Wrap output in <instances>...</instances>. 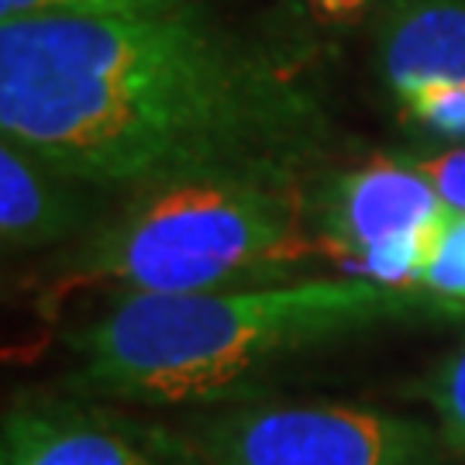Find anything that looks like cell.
I'll return each instance as SVG.
<instances>
[{"mask_svg":"<svg viewBox=\"0 0 465 465\" xmlns=\"http://www.w3.org/2000/svg\"><path fill=\"white\" fill-rule=\"evenodd\" d=\"M186 0H0V21L38 15H104V11H159Z\"/></svg>","mask_w":465,"mask_h":465,"instance_id":"11","label":"cell"},{"mask_svg":"<svg viewBox=\"0 0 465 465\" xmlns=\"http://www.w3.org/2000/svg\"><path fill=\"white\" fill-rule=\"evenodd\" d=\"M214 465H451L441 428L351 403L238 400L180 424Z\"/></svg>","mask_w":465,"mask_h":465,"instance_id":"4","label":"cell"},{"mask_svg":"<svg viewBox=\"0 0 465 465\" xmlns=\"http://www.w3.org/2000/svg\"><path fill=\"white\" fill-rule=\"evenodd\" d=\"M307 25L334 32V28H351L359 21H366L380 4L390 0H286Z\"/></svg>","mask_w":465,"mask_h":465,"instance_id":"12","label":"cell"},{"mask_svg":"<svg viewBox=\"0 0 465 465\" xmlns=\"http://www.w3.org/2000/svg\"><path fill=\"white\" fill-rule=\"evenodd\" d=\"M300 180L197 176L138 190L90 232L63 280L121 293L262 286L321 252Z\"/></svg>","mask_w":465,"mask_h":465,"instance_id":"3","label":"cell"},{"mask_svg":"<svg viewBox=\"0 0 465 465\" xmlns=\"http://www.w3.org/2000/svg\"><path fill=\"white\" fill-rule=\"evenodd\" d=\"M414 286L465 307V214H451L449 228L438 238L431 259L420 266Z\"/></svg>","mask_w":465,"mask_h":465,"instance_id":"10","label":"cell"},{"mask_svg":"<svg viewBox=\"0 0 465 465\" xmlns=\"http://www.w3.org/2000/svg\"><path fill=\"white\" fill-rule=\"evenodd\" d=\"M465 307L420 286L380 280H303L117 293L86 328L66 334L76 355L63 390L134 407H221L259 397L272 369L386 324L462 321Z\"/></svg>","mask_w":465,"mask_h":465,"instance_id":"2","label":"cell"},{"mask_svg":"<svg viewBox=\"0 0 465 465\" xmlns=\"http://www.w3.org/2000/svg\"><path fill=\"white\" fill-rule=\"evenodd\" d=\"M86 186L59 176L35 155L4 142L0 149V234L7 249H42L90 221Z\"/></svg>","mask_w":465,"mask_h":465,"instance_id":"8","label":"cell"},{"mask_svg":"<svg viewBox=\"0 0 465 465\" xmlns=\"http://www.w3.org/2000/svg\"><path fill=\"white\" fill-rule=\"evenodd\" d=\"M324 249L355 259L369 280L414 286L451 211L431 180L407 163H369L334 176L311 203Z\"/></svg>","mask_w":465,"mask_h":465,"instance_id":"5","label":"cell"},{"mask_svg":"<svg viewBox=\"0 0 465 465\" xmlns=\"http://www.w3.org/2000/svg\"><path fill=\"white\" fill-rule=\"evenodd\" d=\"M0 465H214L180 424L128 414L80 393L11 400L0 424Z\"/></svg>","mask_w":465,"mask_h":465,"instance_id":"6","label":"cell"},{"mask_svg":"<svg viewBox=\"0 0 465 465\" xmlns=\"http://www.w3.org/2000/svg\"><path fill=\"white\" fill-rule=\"evenodd\" d=\"M0 132L94 193L300 180L328 117L286 63L193 4L0 21Z\"/></svg>","mask_w":465,"mask_h":465,"instance_id":"1","label":"cell"},{"mask_svg":"<svg viewBox=\"0 0 465 465\" xmlns=\"http://www.w3.org/2000/svg\"><path fill=\"white\" fill-rule=\"evenodd\" d=\"M417 397L428 400L451 455H465V349L434 369Z\"/></svg>","mask_w":465,"mask_h":465,"instance_id":"9","label":"cell"},{"mask_svg":"<svg viewBox=\"0 0 465 465\" xmlns=\"http://www.w3.org/2000/svg\"><path fill=\"white\" fill-rule=\"evenodd\" d=\"M414 166L431 180V186L438 190V197L445 200L451 214H465V145L431 155V159H420Z\"/></svg>","mask_w":465,"mask_h":465,"instance_id":"13","label":"cell"},{"mask_svg":"<svg viewBox=\"0 0 465 465\" xmlns=\"http://www.w3.org/2000/svg\"><path fill=\"white\" fill-rule=\"evenodd\" d=\"M376 63L407 124L465 142V0H390Z\"/></svg>","mask_w":465,"mask_h":465,"instance_id":"7","label":"cell"}]
</instances>
